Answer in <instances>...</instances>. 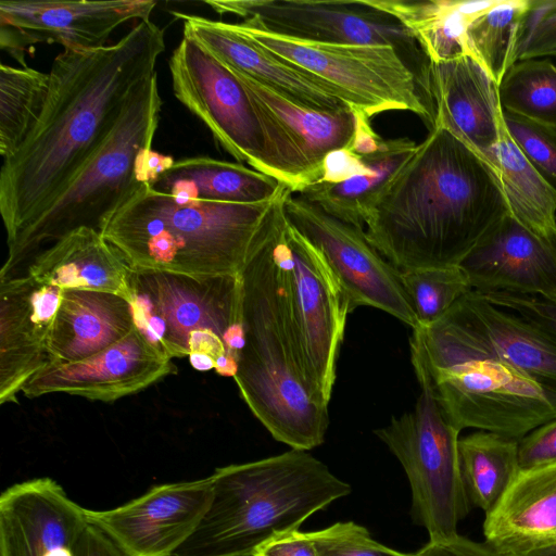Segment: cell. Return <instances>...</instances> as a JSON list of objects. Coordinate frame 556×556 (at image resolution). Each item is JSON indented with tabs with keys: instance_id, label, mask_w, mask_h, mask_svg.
Here are the masks:
<instances>
[{
	"instance_id": "obj_4",
	"label": "cell",
	"mask_w": 556,
	"mask_h": 556,
	"mask_svg": "<svg viewBox=\"0 0 556 556\" xmlns=\"http://www.w3.org/2000/svg\"><path fill=\"white\" fill-rule=\"evenodd\" d=\"M277 198L258 203L204 201L143 185L100 232L131 269L238 275Z\"/></svg>"
},
{
	"instance_id": "obj_41",
	"label": "cell",
	"mask_w": 556,
	"mask_h": 556,
	"mask_svg": "<svg viewBox=\"0 0 556 556\" xmlns=\"http://www.w3.org/2000/svg\"><path fill=\"white\" fill-rule=\"evenodd\" d=\"M518 457L520 470L556 465V418L519 440Z\"/></svg>"
},
{
	"instance_id": "obj_7",
	"label": "cell",
	"mask_w": 556,
	"mask_h": 556,
	"mask_svg": "<svg viewBox=\"0 0 556 556\" xmlns=\"http://www.w3.org/2000/svg\"><path fill=\"white\" fill-rule=\"evenodd\" d=\"M168 67L176 99L240 163L268 175L293 192L319 180L298 137L232 70L186 35Z\"/></svg>"
},
{
	"instance_id": "obj_12",
	"label": "cell",
	"mask_w": 556,
	"mask_h": 556,
	"mask_svg": "<svg viewBox=\"0 0 556 556\" xmlns=\"http://www.w3.org/2000/svg\"><path fill=\"white\" fill-rule=\"evenodd\" d=\"M289 315L305 371L317 397L328 405L350 301L320 251L288 220L277 245Z\"/></svg>"
},
{
	"instance_id": "obj_27",
	"label": "cell",
	"mask_w": 556,
	"mask_h": 556,
	"mask_svg": "<svg viewBox=\"0 0 556 556\" xmlns=\"http://www.w3.org/2000/svg\"><path fill=\"white\" fill-rule=\"evenodd\" d=\"M151 187L188 199L258 203L277 198L288 186L240 163L194 156L175 161Z\"/></svg>"
},
{
	"instance_id": "obj_9",
	"label": "cell",
	"mask_w": 556,
	"mask_h": 556,
	"mask_svg": "<svg viewBox=\"0 0 556 556\" xmlns=\"http://www.w3.org/2000/svg\"><path fill=\"white\" fill-rule=\"evenodd\" d=\"M233 26L260 47L328 81L349 106L367 117L387 111H410L429 130L433 128L432 96L395 48L294 39L245 22Z\"/></svg>"
},
{
	"instance_id": "obj_33",
	"label": "cell",
	"mask_w": 556,
	"mask_h": 556,
	"mask_svg": "<svg viewBox=\"0 0 556 556\" xmlns=\"http://www.w3.org/2000/svg\"><path fill=\"white\" fill-rule=\"evenodd\" d=\"M531 0H494L475 15L465 33L467 53L500 86L517 62L516 50Z\"/></svg>"
},
{
	"instance_id": "obj_39",
	"label": "cell",
	"mask_w": 556,
	"mask_h": 556,
	"mask_svg": "<svg viewBox=\"0 0 556 556\" xmlns=\"http://www.w3.org/2000/svg\"><path fill=\"white\" fill-rule=\"evenodd\" d=\"M556 55V0H531L517 50L516 61Z\"/></svg>"
},
{
	"instance_id": "obj_48",
	"label": "cell",
	"mask_w": 556,
	"mask_h": 556,
	"mask_svg": "<svg viewBox=\"0 0 556 556\" xmlns=\"http://www.w3.org/2000/svg\"><path fill=\"white\" fill-rule=\"evenodd\" d=\"M526 556H556V544L544 548L536 549Z\"/></svg>"
},
{
	"instance_id": "obj_31",
	"label": "cell",
	"mask_w": 556,
	"mask_h": 556,
	"mask_svg": "<svg viewBox=\"0 0 556 556\" xmlns=\"http://www.w3.org/2000/svg\"><path fill=\"white\" fill-rule=\"evenodd\" d=\"M367 2L404 25L430 62H440L468 54L465 42L466 27L475 15L491 7L494 0H367Z\"/></svg>"
},
{
	"instance_id": "obj_23",
	"label": "cell",
	"mask_w": 556,
	"mask_h": 556,
	"mask_svg": "<svg viewBox=\"0 0 556 556\" xmlns=\"http://www.w3.org/2000/svg\"><path fill=\"white\" fill-rule=\"evenodd\" d=\"M484 541L511 556L556 544V465L520 470L485 514Z\"/></svg>"
},
{
	"instance_id": "obj_25",
	"label": "cell",
	"mask_w": 556,
	"mask_h": 556,
	"mask_svg": "<svg viewBox=\"0 0 556 556\" xmlns=\"http://www.w3.org/2000/svg\"><path fill=\"white\" fill-rule=\"evenodd\" d=\"M27 275L63 290L110 292L132 300L130 268L100 231L80 227L34 256Z\"/></svg>"
},
{
	"instance_id": "obj_45",
	"label": "cell",
	"mask_w": 556,
	"mask_h": 556,
	"mask_svg": "<svg viewBox=\"0 0 556 556\" xmlns=\"http://www.w3.org/2000/svg\"><path fill=\"white\" fill-rule=\"evenodd\" d=\"M74 556H126L99 528L88 522L75 546Z\"/></svg>"
},
{
	"instance_id": "obj_18",
	"label": "cell",
	"mask_w": 556,
	"mask_h": 556,
	"mask_svg": "<svg viewBox=\"0 0 556 556\" xmlns=\"http://www.w3.org/2000/svg\"><path fill=\"white\" fill-rule=\"evenodd\" d=\"M86 508L51 478L11 485L0 496V556H74Z\"/></svg>"
},
{
	"instance_id": "obj_32",
	"label": "cell",
	"mask_w": 556,
	"mask_h": 556,
	"mask_svg": "<svg viewBox=\"0 0 556 556\" xmlns=\"http://www.w3.org/2000/svg\"><path fill=\"white\" fill-rule=\"evenodd\" d=\"M518 440L479 430L459 438L463 481L471 505L488 514L520 471Z\"/></svg>"
},
{
	"instance_id": "obj_13",
	"label": "cell",
	"mask_w": 556,
	"mask_h": 556,
	"mask_svg": "<svg viewBox=\"0 0 556 556\" xmlns=\"http://www.w3.org/2000/svg\"><path fill=\"white\" fill-rule=\"evenodd\" d=\"M218 13L271 34L317 42L395 48L431 92L430 60L412 33L367 0H207Z\"/></svg>"
},
{
	"instance_id": "obj_40",
	"label": "cell",
	"mask_w": 556,
	"mask_h": 556,
	"mask_svg": "<svg viewBox=\"0 0 556 556\" xmlns=\"http://www.w3.org/2000/svg\"><path fill=\"white\" fill-rule=\"evenodd\" d=\"M481 295L491 304L513 311L556 338V294L545 298L507 292Z\"/></svg>"
},
{
	"instance_id": "obj_11",
	"label": "cell",
	"mask_w": 556,
	"mask_h": 556,
	"mask_svg": "<svg viewBox=\"0 0 556 556\" xmlns=\"http://www.w3.org/2000/svg\"><path fill=\"white\" fill-rule=\"evenodd\" d=\"M418 382L421 391L414 409L375 433L407 476L413 521L427 530L429 541H446L458 534V523L471 508L460 471V431L445 417L430 387Z\"/></svg>"
},
{
	"instance_id": "obj_29",
	"label": "cell",
	"mask_w": 556,
	"mask_h": 556,
	"mask_svg": "<svg viewBox=\"0 0 556 556\" xmlns=\"http://www.w3.org/2000/svg\"><path fill=\"white\" fill-rule=\"evenodd\" d=\"M230 68L249 91L302 142L319 180L326 157L332 152L353 146L362 113L350 106L326 112L301 105L254 78Z\"/></svg>"
},
{
	"instance_id": "obj_19",
	"label": "cell",
	"mask_w": 556,
	"mask_h": 556,
	"mask_svg": "<svg viewBox=\"0 0 556 556\" xmlns=\"http://www.w3.org/2000/svg\"><path fill=\"white\" fill-rule=\"evenodd\" d=\"M472 291L533 296L556 294V241L533 232L509 213L459 263Z\"/></svg>"
},
{
	"instance_id": "obj_28",
	"label": "cell",
	"mask_w": 556,
	"mask_h": 556,
	"mask_svg": "<svg viewBox=\"0 0 556 556\" xmlns=\"http://www.w3.org/2000/svg\"><path fill=\"white\" fill-rule=\"evenodd\" d=\"M417 146L409 138L381 139L374 152L363 154L371 167L369 173L340 182L316 181L294 193L329 215L364 229L371 206Z\"/></svg>"
},
{
	"instance_id": "obj_35",
	"label": "cell",
	"mask_w": 556,
	"mask_h": 556,
	"mask_svg": "<svg viewBox=\"0 0 556 556\" xmlns=\"http://www.w3.org/2000/svg\"><path fill=\"white\" fill-rule=\"evenodd\" d=\"M504 111L556 128V65L548 60L516 62L500 84Z\"/></svg>"
},
{
	"instance_id": "obj_44",
	"label": "cell",
	"mask_w": 556,
	"mask_h": 556,
	"mask_svg": "<svg viewBox=\"0 0 556 556\" xmlns=\"http://www.w3.org/2000/svg\"><path fill=\"white\" fill-rule=\"evenodd\" d=\"M253 556H318L311 532L300 530L276 536L255 551Z\"/></svg>"
},
{
	"instance_id": "obj_24",
	"label": "cell",
	"mask_w": 556,
	"mask_h": 556,
	"mask_svg": "<svg viewBox=\"0 0 556 556\" xmlns=\"http://www.w3.org/2000/svg\"><path fill=\"white\" fill-rule=\"evenodd\" d=\"M135 328L127 299L102 291L63 290L47 338L49 364L81 361L118 342Z\"/></svg>"
},
{
	"instance_id": "obj_43",
	"label": "cell",
	"mask_w": 556,
	"mask_h": 556,
	"mask_svg": "<svg viewBox=\"0 0 556 556\" xmlns=\"http://www.w3.org/2000/svg\"><path fill=\"white\" fill-rule=\"evenodd\" d=\"M370 170L371 167L365 156L350 148L332 152L326 157L323 177L318 181L340 182Z\"/></svg>"
},
{
	"instance_id": "obj_8",
	"label": "cell",
	"mask_w": 556,
	"mask_h": 556,
	"mask_svg": "<svg viewBox=\"0 0 556 556\" xmlns=\"http://www.w3.org/2000/svg\"><path fill=\"white\" fill-rule=\"evenodd\" d=\"M162 99L157 74L131 93L116 124L64 189L11 243L0 278L12 276L22 262L49 241L80 227L98 231L141 186L137 165L152 149Z\"/></svg>"
},
{
	"instance_id": "obj_14",
	"label": "cell",
	"mask_w": 556,
	"mask_h": 556,
	"mask_svg": "<svg viewBox=\"0 0 556 556\" xmlns=\"http://www.w3.org/2000/svg\"><path fill=\"white\" fill-rule=\"evenodd\" d=\"M290 224L324 255L352 311L357 306L381 309L417 328L419 323L401 279V270L367 240L365 229L346 224L290 192L285 200Z\"/></svg>"
},
{
	"instance_id": "obj_47",
	"label": "cell",
	"mask_w": 556,
	"mask_h": 556,
	"mask_svg": "<svg viewBox=\"0 0 556 556\" xmlns=\"http://www.w3.org/2000/svg\"><path fill=\"white\" fill-rule=\"evenodd\" d=\"M191 366L197 370H211L215 368V362L212 357L203 354L189 355Z\"/></svg>"
},
{
	"instance_id": "obj_30",
	"label": "cell",
	"mask_w": 556,
	"mask_h": 556,
	"mask_svg": "<svg viewBox=\"0 0 556 556\" xmlns=\"http://www.w3.org/2000/svg\"><path fill=\"white\" fill-rule=\"evenodd\" d=\"M486 161L498 177L509 214L539 236L556 241V187L525 157L504 118L500 140Z\"/></svg>"
},
{
	"instance_id": "obj_46",
	"label": "cell",
	"mask_w": 556,
	"mask_h": 556,
	"mask_svg": "<svg viewBox=\"0 0 556 556\" xmlns=\"http://www.w3.org/2000/svg\"><path fill=\"white\" fill-rule=\"evenodd\" d=\"M174 163L175 160L170 155L161 154L152 149L146 150L138 161L137 178L141 185L151 186Z\"/></svg>"
},
{
	"instance_id": "obj_37",
	"label": "cell",
	"mask_w": 556,
	"mask_h": 556,
	"mask_svg": "<svg viewBox=\"0 0 556 556\" xmlns=\"http://www.w3.org/2000/svg\"><path fill=\"white\" fill-rule=\"evenodd\" d=\"M503 118L525 157L556 187V128L504 110Z\"/></svg>"
},
{
	"instance_id": "obj_38",
	"label": "cell",
	"mask_w": 556,
	"mask_h": 556,
	"mask_svg": "<svg viewBox=\"0 0 556 556\" xmlns=\"http://www.w3.org/2000/svg\"><path fill=\"white\" fill-rule=\"evenodd\" d=\"M311 535L318 556H415L375 541L366 528L353 521L337 522Z\"/></svg>"
},
{
	"instance_id": "obj_10",
	"label": "cell",
	"mask_w": 556,
	"mask_h": 556,
	"mask_svg": "<svg viewBox=\"0 0 556 556\" xmlns=\"http://www.w3.org/2000/svg\"><path fill=\"white\" fill-rule=\"evenodd\" d=\"M135 326L169 358L189 356L195 332L216 336L239 364L244 344L238 275L188 276L130 268Z\"/></svg>"
},
{
	"instance_id": "obj_1",
	"label": "cell",
	"mask_w": 556,
	"mask_h": 556,
	"mask_svg": "<svg viewBox=\"0 0 556 556\" xmlns=\"http://www.w3.org/2000/svg\"><path fill=\"white\" fill-rule=\"evenodd\" d=\"M164 30L140 21L113 45L64 50L51 65L43 110L3 160L0 213L11 243L64 189L116 124L135 89L156 73Z\"/></svg>"
},
{
	"instance_id": "obj_42",
	"label": "cell",
	"mask_w": 556,
	"mask_h": 556,
	"mask_svg": "<svg viewBox=\"0 0 556 556\" xmlns=\"http://www.w3.org/2000/svg\"><path fill=\"white\" fill-rule=\"evenodd\" d=\"M415 556H511L488 542H476L457 534L446 541H429Z\"/></svg>"
},
{
	"instance_id": "obj_22",
	"label": "cell",
	"mask_w": 556,
	"mask_h": 556,
	"mask_svg": "<svg viewBox=\"0 0 556 556\" xmlns=\"http://www.w3.org/2000/svg\"><path fill=\"white\" fill-rule=\"evenodd\" d=\"M434 126L456 136L483 159L500 140V86L469 54L430 64Z\"/></svg>"
},
{
	"instance_id": "obj_15",
	"label": "cell",
	"mask_w": 556,
	"mask_h": 556,
	"mask_svg": "<svg viewBox=\"0 0 556 556\" xmlns=\"http://www.w3.org/2000/svg\"><path fill=\"white\" fill-rule=\"evenodd\" d=\"M155 5L154 0H2L1 48L23 66L25 50L40 42L71 51L99 49L124 23L150 20Z\"/></svg>"
},
{
	"instance_id": "obj_20",
	"label": "cell",
	"mask_w": 556,
	"mask_h": 556,
	"mask_svg": "<svg viewBox=\"0 0 556 556\" xmlns=\"http://www.w3.org/2000/svg\"><path fill=\"white\" fill-rule=\"evenodd\" d=\"M63 289L29 275L0 279V404L49 364L46 343Z\"/></svg>"
},
{
	"instance_id": "obj_3",
	"label": "cell",
	"mask_w": 556,
	"mask_h": 556,
	"mask_svg": "<svg viewBox=\"0 0 556 556\" xmlns=\"http://www.w3.org/2000/svg\"><path fill=\"white\" fill-rule=\"evenodd\" d=\"M286 188L273 204L240 273L244 344L233 380L253 415L273 438L293 450L320 445L328 405L312 389L294 337L276 245Z\"/></svg>"
},
{
	"instance_id": "obj_36",
	"label": "cell",
	"mask_w": 556,
	"mask_h": 556,
	"mask_svg": "<svg viewBox=\"0 0 556 556\" xmlns=\"http://www.w3.org/2000/svg\"><path fill=\"white\" fill-rule=\"evenodd\" d=\"M401 279L419 326L435 323L472 291L459 265L403 269Z\"/></svg>"
},
{
	"instance_id": "obj_2",
	"label": "cell",
	"mask_w": 556,
	"mask_h": 556,
	"mask_svg": "<svg viewBox=\"0 0 556 556\" xmlns=\"http://www.w3.org/2000/svg\"><path fill=\"white\" fill-rule=\"evenodd\" d=\"M508 213L491 164L434 126L371 206L365 235L400 270L455 266Z\"/></svg>"
},
{
	"instance_id": "obj_17",
	"label": "cell",
	"mask_w": 556,
	"mask_h": 556,
	"mask_svg": "<svg viewBox=\"0 0 556 556\" xmlns=\"http://www.w3.org/2000/svg\"><path fill=\"white\" fill-rule=\"evenodd\" d=\"M177 368L135 326L118 342L81 361L48 364L23 387L27 397L63 392L92 401L113 402L137 393Z\"/></svg>"
},
{
	"instance_id": "obj_5",
	"label": "cell",
	"mask_w": 556,
	"mask_h": 556,
	"mask_svg": "<svg viewBox=\"0 0 556 556\" xmlns=\"http://www.w3.org/2000/svg\"><path fill=\"white\" fill-rule=\"evenodd\" d=\"M410 359L448 421L520 440L556 418V392L495 354L453 306L413 329Z\"/></svg>"
},
{
	"instance_id": "obj_26",
	"label": "cell",
	"mask_w": 556,
	"mask_h": 556,
	"mask_svg": "<svg viewBox=\"0 0 556 556\" xmlns=\"http://www.w3.org/2000/svg\"><path fill=\"white\" fill-rule=\"evenodd\" d=\"M455 308L501 358L556 392V338L470 291Z\"/></svg>"
},
{
	"instance_id": "obj_16",
	"label": "cell",
	"mask_w": 556,
	"mask_h": 556,
	"mask_svg": "<svg viewBox=\"0 0 556 556\" xmlns=\"http://www.w3.org/2000/svg\"><path fill=\"white\" fill-rule=\"evenodd\" d=\"M211 497L208 476L154 485L115 508L86 509V517L126 556H173L199 526Z\"/></svg>"
},
{
	"instance_id": "obj_6",
	"label": "cell",
	"mask_w": 556,
	"mask_h": 556,
	"mask_svg": "<svg viewBox=\"0 0 556 556\" xmlns=\"http://www.w3.org/2000/svg\"><path fill=\"white\" fill-rule=\"evenodd\" d=\"M211 479L208 507L173 556H253L352 491L308 451L293 448L216 468Z\"/></svg>"
},
{
	"instance_id": "obj_34",
	"label": "cell",
	"mask_w": 556,
	"mask_h": 556,
	"mask_svg": "<svg viewBox=\"0 0 556 556\" xmlns=\"http://www.w3.org/2000/svg\"><path fill=\"white\" fill-rule=\"evenodd\" d=\"M49 73L0 66V154L10 157L38 121L49 91Z\"/></svg>"
},
{
	"instance_id": "obj_21",
	"label": "cell",
	"mask_w": 556,
	"mask_h": 556,
	"mask_svg": "<svg viewBox=\"0 0 556 556\" xmlns=\"http://www.w3.org/2000/svg\"><path fill=\"white\" fill-rule=\"evenodd\" d=\"M191 37L228 66L254 78L288 99L318 111L334 112L349 106L328 81L260 47L233 23L174 12ZM351 108V106H350Z\"/></svg>"
}]
</instances>
